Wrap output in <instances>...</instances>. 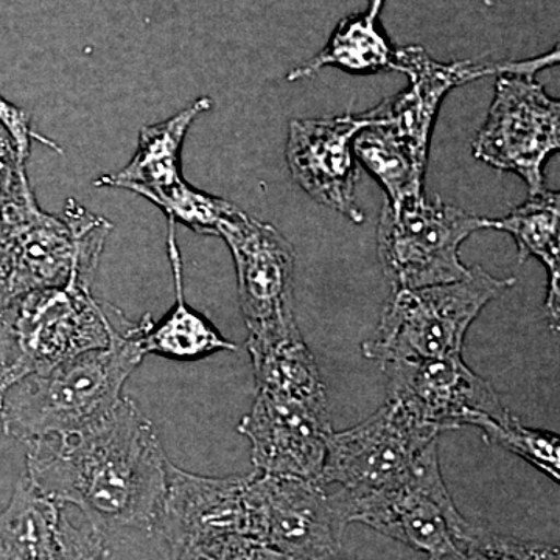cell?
<instances>
[{"label": "cell", "mask_w": 560, "mask_h": 560, "mask_svg": "<svg viewBox=\"0 0 560 560\" xmlns=\"http://www.w3.org/2000/svg\"><path fill=\"white\" fill-rule=\"evenodd\" d=\"M108 320L91 291H28L0 311V394L27 375L46 374L90 350L106 348Z\"/></svg>", "instance_id": "5"}, {"label": "cell", "mask_w": 560, "mask_h": 560, "mask_svg": "<svg viewBox=\"0 0 560 560\" xmlns=\"http://www.w3.org/2000/svg\"><path fill=\"white\" fill-rule=\"evenodd\" d=\"M246 477H202L168 463L156 530L172 556L231 536L249 537Z\"/></svg>", "instance_id": "17"}, {"label": "cell", "mask_w": 560, "mask_h": 560, "mask_svg": "<svg viewBox=\"0 0 560 560\" xmlns=\"http://www.w3.org/2000/svg\"><path fill=\"white\" fill-rule=\"evenodd\" d=\"M212 105V98L200 97L171 119L143 127L130 164L120 172L101 176L95 186L130 190L153 202L175 223L197 234L217 235L221 221L235 206L195 189L180 172V153L187 132Z\"/></svg>", "instance_id": "9"}, {"label": "cell", "mask_w": 560, "mask_h": 560, "mask_svg": "<svg viewBox=\"0 0 560 560\" xmlns=\"http://www.w3.org/2000/svg\"><path fill=\"white\" fill-rule=\"evenodd\" d=\"M10 301L28 291L80 289L92 280L113 223L69 198L61 215L39 208L35 194L0 213Z\"/></svg>", "instance_id": "3"}, {"label": "cell", "mask_w": 560, "mask_h": 560, "mask_svg": "<svg viewBox=\"0 0 560 560\" xmlns=\"http://www.w3.org/2000/svg\"><path fill=\"white\" fill-rule=\"evenodd\" d=\"M488 230L508 232L517 243L518 261L536 257L548 272L545 311L552 329L560 323V195L544 189L500 220H486Z\"/></svg>", "instance_id": "20"}, {"label": "cell", "mask_w": 560, "mask_h": 560, "mask_svg": "<svg viewBox=\"0 0 560 560\" xmlns=\"http://www.w3.org/2000/svg\"><path fill=\"white\" fill-rule=\"evenodd\" d=\"M167 220V253L175 282V304L161 320H150L142 335L143 350L147 355L153 353L172 361H198L224 350L234 352L237 346L224 338L206 316L187 304L176 223L175 220Z\"/></svg>", "instance_id": "19"}, {"label": "cell", "mask_w": 560, "mask_h": 560, "mask_svg": "<svg viewBox=\"0 0 560 560\" xmlns=\"http://www.w3.org/2000/svg\"><path fill=\"white\" fill-rule=\"evenodd\" d=\"M453 560H560L559 548L541 541L515 539L475 526L469 541Z\"/></svg>", "instance_id": "24"}, {"label": "cell", "mask_w": 560, "mask_h": 560, "mask_svg": "<svg viewBox=\"0 0 560 560\" xmlns=\"http://www.w3.org/2000/svg\"><path fill=\"white\" fill-rule=\"evenodd\" d=\"M108 320L106 348L90 350L46 374H33L0 394V422L7 436L28 442L81 429L113 411L125 383L145 359L142 335L151 316L130 320L102 301Z\"/></svg>", "instance_id": "2"}, {"label": "cell", "mask_w": 560, "mask_h": 560, "mask_svg": "<svg viewBox=\"0 0 560 560\" xmlns=\"http://www.w3.org/2000/svg\"><path fill=\"white\" fill-rule=\"evenodd\" d=\"M388 375V397L400 401L422 422L456 430L481 420H500L510 412L488 381L470 370L463 357L399 361L382 368Z\"/></svg>", "instance_id": "14"}, {"label": "cell", "mask_w": 560, "mask_h": 560, "mask_svg": "<svg viewBox=\"0 0 560 560\" xmlns=\"http://www.w3.org/2000/svg\"><path fill=\"white\" fill-rule=\"evenodd\" d=\"M58 536L61 560H105V536L92 529L88 523L75 526L62 512Z\"/></svg>", "instance_id": "27"}, {"label": "cell", "mask_w": 560, "mask_h": 560, "mask_svg": "<svg viewBox=\"0 0 560 560\" xmlns=\"http://www.w3.org/2000/svg\"><path fill=\"white\" fill-rule=\"evenodd\" d=\"M324 68H337L359 75L396 70V47L368 11L341 20L324 49L291 70L287 80L312 79Z\"/></svg>", "instance_id": "22"}, {"label": "cell", "mask_w": 560, "mask_h": 560, "mask_svg": "<svg viewBox=\"0 0 560 560\" xmlns=\"http://www.w3.org/2000/svg\"><path fill=\"white\" fill-rule=\"evenodd\" d=\"M485 440L490 445H499L504 451L521 456L533 464L541 474L559 481L560 440L551 431L529 429L521 419L508 412L503 419H486L478 423Z\"/></svg>", "instance_id": "23"}, {"label": "cell", "mask_w": 560, "mask_h": 560, "mask_svg": "<svg viewBox=\"0 0 560 560\" xmlns=\"http://www.w3.org/2000/svg\"><path fill=\"white\" fill-rule=\"evenodd\" d=\"M514 285V278H495L477 265L456 282L394 289L374 337L363 342L361 352L382 368L459 355L467 330L482 308Z\"/></svg>", "instance_id": "4"}, {"label": "cell", "mask_w": 560, "mask_h": 560, "mask_svg": "<svg viewBox=\"0 0 560 560\" xmlns=\"http://www.w3.org/2000/svg\"><path fill=\"white\" fill-rule=\"evenodd\" d=\"M442 431L388 397L359 425L331 431L320 486L338 485L350 497L386 488L410 470L420 453L440 440Z\"/></svg>", "instance_id": "12"}, {"label": "cell", "mask_w": 560, "mask_h": 560, "mask_svg": "<svg viewBox=\"0 0 560 560\" xmlns=\"http://www.w3.org/2000/svg\"><path fill=\"white\" fill-rule=\"evenodd\" d=\"M327 560H349V559H346V558H342V556H335V558H331V559H327Z\"/></svg>", "instance_id": "32"}, {"label": "cell", "mask_w": 560, "mask_h": 560, "mask_svg": "<svg viewBox=\"0 0 560 560\" xmlns=\"http://www.w3.org/2000/svg\"><path fill=\"white\" fill-rule=\"evenodd\" d=\"M560 149V105L526 72L497 75L495 95L471 151L478 161L521 176L529 195L545 189L544 168Z\"/></svg>", "instance_id": "10"}, {"label": "cell", "mask_w": 560, "mask_h": 560, "mask_svg": "<svg viewBox=\"0 0 560 560\" xmlns=\"http://www.w3.org/2000/svg\"><path fill=\"white\" fill-rule=\"evenodd\" d=\"M168 463L153 422L124 397L81 429L28 442L25 477L46 499L79 508L106 536L156 528Z\"/></svg>", "instance_id": "1"}, {"label": "cell", "mask_w": 560, "mask_h": 560, "mask_svg": "<svg viewBox=\"0 0 560 560\" xmlns=\"http://www.w3.org/2000/svg\"><path fill=\"white\" fill-rule=\"evenodd\" d=\"M383 0H370V10L368 13L371 14L372 18H378L382 13Z\"/></svg>", "instance_id": "30"}, {"label": "cell", "mask_w": 560, "mask_h": 560, "mask_svg": "<svg viewBox=\"0 0 560 560\" xmlns=\"http://www.w3.org/2000/svg\"><path fill=\"white\" fill-rule=\"evenodd\" d=\"M238 431L259 474L320 481L331 433L329 410L256 390ZM320 485V482H319Z\"/></svg>", "instance_id": "16"}, {"label": "cell", "mask_w": 560, "mask_h": 560, "mask_svg": "<svg viewBox=\"0 0 560 560\" xmlns=\"http://www.w3.org/2000/svg\"><path fill=\"white\" fill-rule=\"evenodd\" d=\"M368 125L366 114L294 119L285 147L287 164L298 186L355 224L363 223L364 212L355 198L360 168L353 139Z\"/></svg>", "instance_id": "15"}, {"label": "cell", "mask_w": 560, "mask_h": 560, "mask_svg": "<svg viewBox=\"0 0 560 560\" xmlns=\"http://www.w3.org/2000/svg\"><path fill=\"white\" fill-rule=\"evenodd\" d=\"M0 124L5 127L24 153L31 154L32 139L40 140L39 136L32 130L27 113L3 97H0Z\"/></svg>", "instance_id": "28"}, {"label": "cell", "mask_w": 560, "mask_h": 560, "mask_svg": "<svg viewBox=\"0 0 560 560\" xmlns=\"http://www.w3.org/2000/svg\"><path fill=\"white\" fill-rule=\"evenodd\" d=\"M62 506L32 488L22 475L0 512V560H61Z\"/></svg>", "instance_id": "21"}, {"label": "cell", "mask_w": 560, "mask_h": 560, "mask_svg": "<svg viewBox=\"0 0 560 560\" xmlns=\"http://www.w3.org/2000/svg\"><path fill=\"white\" fill-rule=\"evenodd\" d=\"M482 217L434 200L393 208L385 202L378 219V259L390 289H422L466 278L470 268L459 248L475 232L488 230Z\"/></svg>", "instance_id": "7"}, {"label": "cell", "mask_w": 560, "mask_h": 560, "mask_svg": "<svg viewBox=\"0 0 560 560\" xmlns=\"http://www.w3.org/2000/svg\"><path fill=\"white\" fill-rule=\"evenodd\" d=\"M256 390L329 410L326 385L298 324L249 334Z\"/></svg>", "instance_id": "18"}, {"label": "cell", "mask_w": 560, "mask_h": 560, "mask_svg": "<svg viewBox=\"0 0 560 560\" xmlns=\"http://www.w3.org/2000/svg\"><path fill=\"white\" fill-rule=\"evenodd\" d=\"M497 0H482V3H485L486 7H493L495 5Z\"/></svg>", "instance_id": "31"}, {"label": "cell", "mask_w": 560, "mask_h": 560, "mask_svg": "<svg viewBox=\"0 0 560 560\" xmlns=\"http://www.w3.org/2000/svg\"><path fill=\"white\" fill-rule=\"evenodd\" d=\"M249 537L294 560L341 555L348 528L337 492L319 482L254 471L248 481Z\"/></svg>", "instance_id": "11"}, {"label": "cell", "mask_w": 560, "mask_h": 560, "mask_svg": "<svg viewBox=\"0 0 560 560\" xmlns=\"http://www.w3.org/2000/svg\"><path fill=\"white\" fill-rule=\"evenodd\" d=\"M440 440L431 442L410 470L386 488L350 497L337 490L348 523H363L430 560L456 559L475 525L460 515L442 478Z\"/></svg>", "instance_id": "6"}, {"label": "cell", "mask_w": 560, "mask_h": 560, "mask_svg": "<svg viewBox=\"0 0 560 560\" xmlns=\"http://www.w3.org/2000/svg\"><path fill=\"white\" fill-rule=\"evenodd\" d=\"M28 158L31 154L24 153L0 124V213L32 197Z\"/></svg>", "instance_id": "25"}, {"label": "cell", "mask_w": 560, "mask_h": 560, "mask_svg": "<svg viewBox=\"0 0 560 560\" xmlns=\"http://www.w3.org/2000/svg\"><path fill=\"white\" fill-rule=\"evenodd\" d=\"M559 47L529 60L488 62H440L422 46L400 47L396 49V70L408 77L410 86L378 103L366 116L393 145L427 171L431 132L448 92L470 81L504 72L536 75L540 70L559 65Z\"/></svg>", "instance_id": "8"}, {"label": "cell", "mask_w": 560, "mask_h": 560, "mask_svg": "<svg viewBox=\"0 0 560 560\" xmlns=\"http://www.w3.org/2000/svg\"><path fill=\"white\" fill-rule=\"evenodd\" d=\"M9 278H7L5 254H3L2 228H0V311L9 304Z\"/></svg>", "instance_id": "29"}, {"label": "cell", "mask_w": 560, "mask_h": 560, "mask_svg": "<svg viewBox=\"0 0 560 560\" xmlns=\"http://www.w3.org/2000/svg\"><path fill=\"white\" fill-rule=\"evenodd\" d=\"M217 237L226 242L234 259L238 301L249 334L296 324L293 245L272 224L237 206L221 221Z\"/></svg>", "instance_id": "13"}, {"label": "cell", "mask_w": 560, "mask_h": 560, "mask_svg": "<svg viewBox=\"0 0 560 560\" xmlns=\"http://www.w3.org/2000/svg\"><path fill=\"white\" fill-rule=\"evenodd\" d=\"M173 560H294L248 536H231L179 552Z\"/></svg>", "instance_id": "26"}]
</instances>
